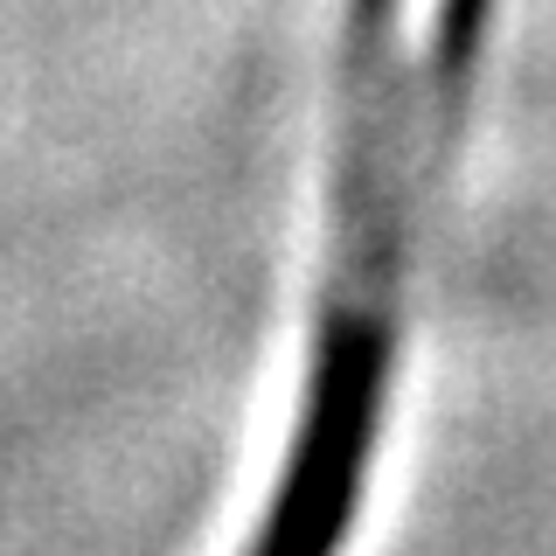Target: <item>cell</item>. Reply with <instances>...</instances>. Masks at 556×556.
I'll return each instance as SVG.
<instances>
[{"label": "cell", "instance_id": "obj_1", "mask_svg": "<svg viewBox=\"0 0 556 556\" xmlns=\"http://www.w3.org/2000/svg\"><path fill=\"white\" fill-rule=\"evenodd\" d=\"M452 0H376L382 22H445Z\"/></svg>", "mask_w": 556, "mask_h": 556}]
</instances>
